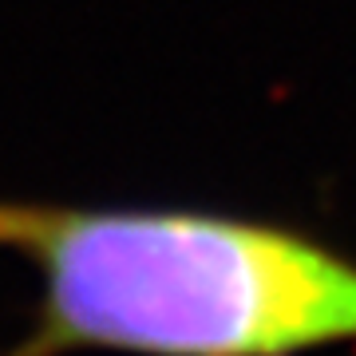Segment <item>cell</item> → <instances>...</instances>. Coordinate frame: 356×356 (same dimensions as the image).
<instances>
[{
	"mask_svg": "<svg viewBox=\"0 0 356 356\" xmlns=\"http://www.w3.org/2000/svg\"><path fill=\"white\" fill-rule=\"evenodd\" d=\"M0 250L40 277L32 329L0 356H301L356 344V261L277 222L0 198Z\"/></svg>",
	"mask_w": 356,
	"mask_h": 356,
	"instance_id": "obj_1",
	"label": "cell"
}]
</instances>
